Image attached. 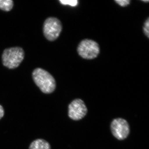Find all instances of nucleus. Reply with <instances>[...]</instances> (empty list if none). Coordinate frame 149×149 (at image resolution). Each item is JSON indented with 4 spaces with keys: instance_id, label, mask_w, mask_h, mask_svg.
Here are the masks:
<instances>
[{
    "instance_id": "1",
    "label": "nucleus",
    "mask_w": 149,
    "mask_h": 149,
    "mask_svg": "<svg viewBox=\"0 0 149 149\" xmlns=\"http://www.w3.org/2000/svg\"><path fill=\"white\" fill-rule=\"evenodd\" d=\"M32 77L36 85L45 94L52 93L56 88V83L52 75L41 68L35 69L32 72Z\"/></svg>"
},
{
    "instance_id": "2",
    "label": "nucleus",
    "mask_w": 149,
    "mask_h": 149,
    "mask_svg": "<svg viewBox=\"0 0 149 149\" xmlns=\"http://www.w3.org/2000/svg\"><path fill=\"white\" fill-rule=\"evenodd\" d=\"M24 56V50L19 47L6 49L2 56L3 64L9 69H15L19 66Z\"/></svg>"
},
{
    "instance_id": "3",
    "label": "nucleus",
    "mask_w": 149,
    "mask_h": 149,
    "mask_svg": "<svg viewBox=\"0 0 149 149\" xmlns=\"http://www.w3.org/2000/svg\"><path fill=\"white\" fill-rule=\"evenodd\" d=\"M77 52L83 58L93 59L97 57L100 54V46L93 40L85 39L82 40L78 45Z\"/></svg>"
},
{
    "instance_id": "4",
    "label": "nucleus",
    "mask_w": 149,
    "mask_h": 149,
    "mask_svg": "<svg viewBox=\"0 0 149 149\" xmlns=\"http://www.w3.org/2000/svg\"><path fill=\"white\" fill-rule=\"evenodd\" d=\"M62 29L61 22L56 17H49L44 22L43 32L45 37L49 41L56 40L60 35Z\"/></svg>"
},
{
    "instance_id": "5",
    "label": "nucleus",
    "mask_w": 149,
    "mask_h": 149,
    "mask_svg": "<svg viewBox=\"0 0 149 149\" xmlns=\"http://www.w3.org/2000/svg\"><path fill=\"white\" fill-rule=\"evenodd\" d=\"M110 128L112 135L119 141L125 140L130 134L129 123L125 119L121 118L113 119L111 123Z\"/></svg>"
},
{
    "instance_id": "6",
    "label": "nucleus",
    "mask_w": 149,
    "mask_h": 149,
    "mask_svg": "<svg viewBox=\"0 0 149 149\" xmlns=\"http://www.w3.org/2000/svg\"><path fill=\"white\" fill-rule=\"evenodd\" d=\"M88 111L87 106L81 99H74L68 105V116L72 120H81L85 117Z\"/></svg>"
},
{
    "instance_id": "7",
    "label": "nucleus",
    "mask_w": 149,
    "mask_h": 149,
    "mask_svg": "<svg viewBox=\"0 0 149 149\" xmlns=\"http://www.w3.org/2000/svg\"><path fill=\"white\" fill-rule=\"evenodd\" d=\"M29 149H51V146L45 140L38 139L31 143Z\"/></svg>"
},
{
    "instance_id": "8",
    "label": "nucleus",
    "mask_w": 149,
    "mask_h": 149,
    "mask_svg": "<svg viewBox=\"0 0 149 149\" xmlns=\"http://www.w3.org/2000/svg\"><path fill=\"white\" fill-rule=\"evenodd\" d=\"M13 6V2L12 0H0V9L8 12L11 10Z\"/></svg>"
},
{
    "instance_id": "9",
    "label": "nucleus",
    "mask_w": 149,
    "mask_h": 149,
    "mask_svg": "<svg viewBox=\"0 0 149 149\" xmlns=\"http://www.w3.org/2000/svg\"><path fill=\"white\" fill-rule=\"evenodd\" d=\"M59 1L62 4L64 5L70 6L72 7L76 6L78 4V1H76V0H71V1L60 0Z\"/></svg>"
},
{
    "instance_id": "10",
    "label": "nucleus",
    "mask_w": 149,
    "mask_h": 149,
    "mask_svg": "<svg viewBox=\"0 0 149 149\" xmlns=\"http://www.w3.org/2000/svg\"><path fill=\"white\" fill-rule=\"evenodd\" d=\"M149 18L145 22L143 27L144 32L145 35L149 38Z\"/></svg>"
},
{
    "instance_id": "11",
    "label": "nucleus",
    "mask_w": 149,
    "mask_h": 149,
    "mask_svg": "<svg viewBox=\"0 0 149 149\" xmlns=\"http://www.w3.org/2000/svg\"><path fill=\"white\" fill-rule=\"evenodd\" d=\"M115 1L121 6L126 7L130 4V1L129 0H116Z\"/></svg>"
},
{
    "instance_id": "12",
    "label": "nucleus",
    "mask_w": 149,
    "mask_h": 149,
    "mask_svg": "<svg viewBox=\"0 0 149 149\" xmlns=\"http://www.w3.org/2000/svg\"><path fill=\"white\" fill-rule=\"evenodd\" d=\"M4 115V110L3 108L0 105V119L2 118Z\"/></svg>"
},
{
    "instance_id": "13",
    "label": "nucleus",
    "mask_w": 149,
    "mask_h": 149,
    "mask_svg": "<svg viewBox=\"0 0 149 149\" xmlns=\"http://www.w3.org/2000/svg\"><path fill=\"white\" fill-rule=\"evenodd\" d=\"M143 1L145 2L146 3L149 2V1Z\"/></svg>"
}]
</instances>
